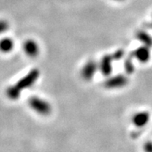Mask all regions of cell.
<instances>
[{"label":"cell","instance_id":"6","mask_svg":"<svg viewBox=\"0 0 152 152\" xmlns=\"http://www.w3.org/2000/svg\"><path fill=\"white\" fill-rule=\"evenodd\" d=\"M133 57L141 63H146L151 58L150 48L144 45V46L137 48L133 53Z\"/></svg>","mask_w":152,"mask_h":152},{"label":"cell","instance_id":"5","mask_svg":"<svg viewBox=\"0 0 152 152\" xmlns=\"http://www.w3.org/2000/svg\"><path fill=\"white\" fill-rule=\"evenodd\" d=\"M113 58L111 55H105L101 59L99 64V69L103 75L108 76L112 72V62Z\"/></svg>","mask_w":152,"mask_h":152},{"label":"cell","instance_id":"15","mask_svg":"<svg viewBox=\"0 0 152 152\" xmlns=\"http://www.w3.org/2000/svg\"><path fill=\"white\" fill-rule=\"evenodd\" d=\"M151 27H152V23H151Z\"/></svg>","mask_w":152,"mask_h":152},{"label":"cell","instance_id":"7","mask_svg":"<svg viewBox=\"0 0 152 152\" xmlns=\"http://www.w3.org/2000/svg\"><path fill=\"white\" fill-rule=\"evenodd\" d=\"M23 50L27 56L30 58H35L40 52V48L34 40H27L23 44Z\"/></svg>","mask_w":152,"mask_h":152},{"label":"cell","instance_id":"1","mask_svg":"<svg viewBox=\"0 0 152 152\" xmlns=\"http://www.w3.org/2000/svg\"><path fill=\"white\" fill-rule=\"evenodd\" d=\"M40 76V72L34 68L29 72L27 75L20 78L16 84L7 88L6 91V96L11 100H16L20 98L23 91L26 88H30L37 82Z\"/></svg>","mask_w":152,"mask_h":152},{"label":"cell","instance_id":"8","mask_svg":"<svg viewBox=\"0 0 152 152\" xmlns=\"http://www.w3.org/2000/svg\"><path fill=\"white\" fill-rule=\"evenodd\" d=\"M150 120V114L147 111H141L136 113L132 119V122L137 127L146 126Z\"/></svg>","mask_w":152,"mask_h":152},{"label":"cell","instance_id":"10","mask_svg":"<svg viewBox=\"0 0 152 152\" xmlns=\"http://www.w3.org/2000/svg\"><path fill=\"white\" fill-rule=\"evenodd\" d=\"M137 38L144 46H147L148 48L152 47V37L147 32H144V31L138 32L137 34Z\"/></svg>","mask_w":152,"mask_h":152},{"label":"cell","instance_id":"14","mask_svg":"<svg viewBox=\"0 0 152 152\" xmlns=\"http://www.w3.org/2000/svg\"><path fill=\"white\" fill-rule=\"evenodd\" d=\"M113 1H116V2H122L124 0H113Z\"/></svg>","mask_w":152,"mask_h":152},{"label":"cell","instance_id":"13","mask_svg":"<svg viewBox=\"0 0 152 152\" xmlns=\"http://www.w3.org/2000/svg\"><path fill=\"white\" fill-rule=\"evenodd\" d=\"M123 56H124V51L122 50H118L114 53V54L112 57L114 61H118L120 59H121L123 58Z\"/></svg>","mask_w":152,"mask_h":152},{"label":"cell","instance_id":"2","mask_svg":"<svg viewBox=\"0 0 152 152\" xmlns=\"http://www.w3.org/2000/svg\"><path fill=\"white\" fill-rule=\"evenodd\" d=\"M28 102L30 108L40 115L46 116L51 112V106L50 103L38 96H32L29 99Z\"/></svg>","mask_w":152,"mask_h":152},{"label":"cell","instance_id":"9","mask_svg":"<svg viewBox=\"0 0 152 152\" xmlns=\"http://www.w3.org/2000/svg\"><path fill=\"white\" fill-rule=\"evenodd\" d=\"M14 48V42L10 37L2 38L0 40V51L2 53H9Z\"/></svg>","mask_w":152,"mask_h":152},{"label":"cell","instance_id":"11","mask_svg":"<svg viewBox=\"0 0 152 152\" xmlns=\"http://www.w3.org/2000/svg\"><path fill=\"white\" fill-rule=\"evenodd\" d=\"M124 68H125L126 73H128V74L133 73L134 70V67L132 63V60H130V59L126 60V61L124 63Z\"/></svg>","mask_w":152,"mask_h":152},{"label":"cell","instance_id":"4","mask_svg":"<svg viewBox=\"0 0 152 152\" xmlns=\"http://www.w3.org/2000/svg\"><path fill=\"white\" fill-rule=\"evenodd\" d=\"M97 69H99V64L96 63L94 61H88L84 64L81 70L82 78L86 81L91 80L96 73Z\"/></svg>","mask_w":152,"mask_h":152},{"label":"cell","instance_id":"3","mask_svg":"<svg viewBox=\"0 0 152 152\" xmlns=\"http://www.w3.org/2000/svg\"><path fill=\"white\" fill-rule=\"evenodd\" d=\"M127 83H128V78L126 76L118 75L106 79L104 82V86L106 88L113 89V88H123L126 86Z\"/></svg>","mask_w":152,"mask_h":152},{"label":"cell","instance_id":"12","mask_svg":"<svg viewBox=\"0 0 152 152\" xmlns=\"http://www.w3.org/2000/svg\"><path fill=\"white\" fill-rule=\"evenodd\" d=\"M10 27L9 23L5 20H0V34L7 31Z\"/></svg>","mask_w":152,"mask_h":152}]
</instances>
